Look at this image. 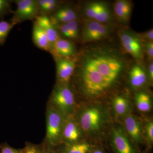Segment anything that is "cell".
Listing matches in <instances>:
<instances>
[{
    "label": "cell",
    "mask_w": 153,
    "mask_h": 153,
    "mask_svg": "<svg viewBox=\"0 0 153 153\" xmlns=\"http://www.w3.org/2000/svg\"><path fill=\"white\" fill-rule=\"evenodd\" d=\"M101 2H91L85 6L84 12L85 16L90 20H94L104 5Z\"/></svg>",
    "instance_id": "cell-21"
},
{
    "label": "cell",
    "mask_w": 153,
    "mask_h": 153,
    "mask_svg": "<svg viewBox=\"0 0 153 153\" xmlns=\"http://www.w3.org/2000/svg\"><path fill=\"white\" fill-rule=\"evenodd\" d=\"M55 25L65 24L76 21L77 15L74 9L69 6L59 7L49 16Z\"/></svg>",
    "instance_id": "cell-11"
},
{
    "label": "cell",
    "mask_w": 153,
    "mask_h": 153,
    "mask_svg": "<svg viewBox=\"0 0 153 153\" xmlns=\"http://www.w3.org/2000/svg\"><path fill=\"white\" fill-rule=\"evenodd\" d=\"M113 148L115 153H138L122 131L114 129L113 131Z\"/></svg>",
    "instance_id": "cell-9"
},
{
    "label": "cell",
    "mask_w": 153,
    "mask_h": 153,
    "mask_svg": "<svg viewBox=\"0 0 153 153\" xmlns=\"http://www.w3.org/2000/svg\"><path fill=\"white\" fill-rule=\"evenodd\" d=\"M42 153H56V152L53 148L44 142L43 143V151Z\"/></svg>",
    "instance_id": "cell-31"
},
{
    "label": "cell",
    "mask_w": 153,
    "mask_h": 153,
    "mask_svg": "<svg viewBox=\"0 0 153 153\" xmlns=\"http://www.w3.org/2000/svg\"><path fill=\"white\" fill-rule=\"evenodd\" d=\"M75 71L83 92L94 97L114 85L126 70L128 63L117 49L106 45H92L81 50Z\"/></svg>",
    "instance_id": "cell-1"
},
{
    "label": "cell",
    "mask_w": 153,
    "mask_h": 153,
    "mask_svg": "<svg viewBox=\"0 0 153 153\" xmlns=\"http://www.w3.org/2000/svg\"><path fill=\"white\" fill-rule=\"evenodd\" d=\"M33 40L34 44L39 49L50 52L51 46L44 30L35 22L33 30Z\"/></svg>",
    "instance_id": "cell-15"
},
{
    "label": "cell",
    "mask_w": 153,
    "mask_h": 153,
    "mask_svg": "<svg viewBox=\"0 0 153 153\" xmlns=\"http://www.w3.org/2000/svg\"><path fill=\"white\" fill-rule=\"evenodd\" d=\"M53 149L56 153H89L91 151L88 144L79 142L66 143L60 149Z\"/></svg>",
    "instance_id": "cell-18"
},
{
    "label": "cell",
    "mask_w": 153,
    "mask_h": 153,
    "mask_svg": "<svg viewBox=\"0 0 153 153\" xmlns=\"http://www.w3.org/2000/svg\"><path fill=\"white\" fill-rule=\"evenodd\" d=\"M50 52L54 56L66 58H73L76 53L74 44L70 40L61 38L52 45Z\"/></svg>",
    "instance_id": "cell-10"
},
{
    "label": "cell",
    "mask_w": 153,
    "mask_h": 153,
    "mask_svg": "<svg viewBox=\"0 0 153 153\" xmlns=\"http://www.w3.org/2000/svg\"><path fill=\"white\" fill-rule=\"evenodd\" d=\"M111 15L109 7L106 4L102 7V9L97 15L94 21L104 24L111 20Z\"/></svg>",
    "instance_id": "cell-24"
},
{
    "label": "cell",
    "mask_w": 153,
    "mask_h": 153,
    "mask_svg": "<svg viewBox=\"0 0 153 153\" xmlns=\"http://www.w3.org/2000/svg\"><path fill=\"white\" fill-rule=\"evenodd\" d=\"M110 31L104 24L89 20L85 21L82 30V37L85 42L101 41L109 36Z\"/></svg>",
    "instance_id": "cell-5"
},
{
    "label": "cell",
    "mask_w": 153,
    "mask_h": 153,
    "mask_svg": "<svg viewBox=\"0 0 153 153\" xmlns=\"http://www.w3.org/2000/svg\"><path fill=\"white\" fill-rule=\"evenodd\" d=\"M135 102L137 108L142 112H148L152 108L151 97L146 92L138 93L136 96Z\"/></svg>",
    "instance_id": "cell-20"
},
{
    "label": "cell",
    "mask_w": 153,
    "mask_h": 153,
    "mask_svg": "<svg viewBox=\"0 0 153 153\" xmlns=\"http://www.w3.org/2000/svg\"><path fill=\"white\" fill-rule=\"evenodd\" d=\"M125 123L126 129L134 142L137 144L141 142L142 131L136 119L132 116H128L126 117Z\"/></svg>",
    "instance_id": "cell-14"
},
{
    "label": "cell",
    "mask_w": 153,
    "mask_h": 153,
    "mask_svg": "<svg viewBox=\"0 0 153 153\" xmlns=\"http://www.w3.org/2000/svg\"><path fill=\"white\" fill-rule=\"evenodd\" d=\"M16 8L10 22L15 25L25 21L36 19L38 16L36 0H16L14 1Z\"/></svg>",
    "instance_id": "cell-4"
},
{
    "label": "cell",
    "mask_w": 153,
    "mask_h": 153,
    "mask_svg": "<svg viewBox=\"0 0 153 153\" xmlns=\"http://www.w3.org/2000/svg\"><path fill=\"white\" fill-rule=\"evenodd\" d=\"M15 26L11 22L0 21V46L4 44L9 33Z\"/></svg>",
    "instance_id": "cell-23"
},
{
    "label": "cell",
    "mask_w": 153,
    "mask_h": 153,
    "mask_svg": "<svg viewBox=\"0 0 153 153\" xmlns=\"http://www.w3.org/2000/svg\"><path fill=\"white\" fill-rule=\"evenodd\" d=\"M63 121L62 115L48 103L46 111L47 134L45 142L52 148L57 146L60 142Z\"/></svg>",
    "instance_id": "cell-3"
},
{
    "label": "cell",
    "mask_w": 153,
    "mask_h": 153,
    "mask_svg": "<svg viewBox=\"0 0 153 153\" xmlns=\"http://www.w3.org/2000/svg\"><path fill=\"white\" fill-rule=\"evenodd\" d=\"M146 135L148 139L151 143L153 142V123L152 121L150 122L147 125L146 128Z\"/></svg>",
    "instance_id": "cell-30"
},
{
    "label": "cell",
    "mask_w": 153,
    "mask_h": 153,
    "mask_svg": "<svg viewBox=\"0 0 153 153\" xmlns=\"http://www.w3.org/2000/svg\"><path fill=\"white\" fill-rule=\"evenodd\" d=\"M70 33L72 40H75L78 38L79 36V27L78 22L76 21L68 22L66 23Z\"/></svg>",
    "instance_id": "cell-27"
},
{
    "label": "cell",
    "mask_w": 153,
    "mask_h": 153,
    "mask_svg": "<svg viewBox=\"0 0 153 153\" xmlns=\"http://www.w3.org/2000/svg\"><path fill=\"white\" fill-rule=\"evenodd\" d=\"M102 121V115L100 110L95 107L85 110L80 115L79 122L81 128L86 132H92L98 130Z\"/></svg>",
    "instance_id": "cell-7"
},
{
    "label": "cell",
    "mask_w": 153,
    "mask_h": 153,
    "mask_svg": "<svg viewBox=\"0 0 153 153\" xmlns=\"http://www.w3.org/2000/svg\"><path fill=\"white\" fill-rule=\"evenodd\" d=\"M42 151L43 144L38 145L28 143L25 148L21 149L20 153H42Z\"/></svg>",
    "instance_id": "cell-26"
},
{
    "label": "cell",
    "mask_w": 153,
    "mask_h": 153,
    "mask_svg": "<svg viewBox=\"0 0 153 153\" xmlns=\"http://www.w3.org/2000/svg\"><path fill=\"white\" fill-rule=\"evenodd\" d=\"M59 3L56 0H38V16H49L59 7Z\"/></svg>",
    "instance_id": "cell-19"
},
{
    "label": "cell",
    "mask_w": 153,
    "mask_h": 153,
    "mask_svg": "<svg viewBox=\"0 0 153 153\" xmlns=\"http://www.w3.org/2000/svg\"><path fill=\"white\" fill-rule=\"evenodd\" d=\"M35 22L42 28L47 35L52 47V45L60 38L55 25L48 16H38Z\"/></svg>",
    "instance_id": "cell-13"
},
{
    "label": "cell",
    "mask_w": 153,
    "mask_h": 153,
    "mask_svg": "<svg viewBox=\"0 0 153 153\" xmlns=\"http://www.w3.org/2000/svg\"><path fill=\"white\" fill-rule=\"evenodd\" d=\"M149 76L151 81L153 80V62H151L149 66Z\"/></svg>",
    "instance_id": "cell-33"
},
{
    "label": "cell",
    "mask_w": 153,
    "mask_h": 153,
    "mask_svg": "<svg viewBox=\"0 0 153 153\" xmlns=\"http://www.w3.org/2000/svg\"><path fill=\"white\" fill-rule=\"evenodd\" d=\"M89 153H105L103 151L100 149H97L93 151H91Z\"/></svg>",
    "instance_id": "cell-34"
},
{
    "label": "cell",
    "mask_w": 153,
    "mask_h": 153,
    "mask_svg": "<svg viewBox=\"0 0 153 153\" xmlns=\"http://www.w3.org/2000/svg\"><path fill=\"white\" fill-rule=\"evenodd\" d=\"M58 81L68 82L76 68V59L55 56Z\"/></svg>",
    "instance_id": "cell-8"
},
{
    "label": "cell",
    "mask_w": 153,
    "mask_h": 153,
    "mask_svg": "<svg viewBox=\"0 0 153 153\" xmlns=\"http://www.w3.org/2000/svg\"><path fill=\"white\" fill-rule=\"evenodd\" d=\"M143 37L147 39L148 41H153V29L149 30L143 34Z\"/></svg>",
    "instance_id": "cell-32"
},
{
    "label": "cell",
    "mask_w": 153,
    "mask_h": 153,
    "mask_svg": "<svg viewBox=\"0 0 153 153\" xmlns=\"http://www.w3.org/2000/svg\"><path fill=\"white\" fill-rule=\"evenodd\" d=\"M145 49L146 52L148 54L149 57L153 60V41H148L145 44Z\"/></svg>",
    "instance_id": "cell-29"
},
{
    "label": "cell",
    "mask_w": 153,
    "mask_h": 153,
    "mask_svg": "<svg viewBox=\"0 0 153 153\" xmlns=\"http://www.w3.org/2000/svg\"><path fill=\"white\" fill-rule=\"evenodd\" d=\"M132 5L125 0L117 1L114 5L115 14L118 19L123 22H128L131 16Z\"/></svg>",
    "instance_id": "cell-16"
},
{
    "label": "cell",
    "mask_w": 153,
    "mask_h": 153,
    "mask_svg": "<svg viewBox=\"0 0 153 153\" xmlns=\"http://www.w3.org/2000/svg\"><path fill=\"white\" fill-rule=\"evenodd\" d=\"M20 150L12 147L7 143L0 144V153H20Z\"/></svg>",
    "instance_id": "cell-28"
},
{
    "label": "cell",
    "mask_w": 153,
    "mask_h": 153,
    "mask_svg": "<svg viewBox=\"0 0 153 153\" xmlns=\"http://www.w3.org/2000/svg\"><path fill=\"white\" fill-rule=\"evenodd\" d=\"M120 37L122 45L126 52L135 60L138 61L142 60L144 48L140 38L128 31L121 32Z\"/></svg>",
    "instance_id": "cell-6"
},
{
    "label": "cell",
    "mask_w": 153,
    "mask_h": 153,
    "mask_svg": "<svg viewBox=\"0 0 153 153\" xmlns=\"http://www.w3.org/2000/svg\"><path fill=\"white\" fill-rule=\"evenodd\" d=\"M63 124L61 139L66 143H77L81 136L80 129L75 121L71 117Z\"/></svg>",
    "instance_id": "cell-12"
},
{
    "label": "cell",
    "mask_w": 153,
    "mask_h": 153,
    "mask_svg": "<svg viewBox=\"0 0 153 153\" xmlns=\"http://www.w3.org/2000/svg\"><path fill=\"white\" fill-rule=\"evenodd\" d=\"M113 105L115 112L120 115L126 114L129 108L128 102L122 96L116 97L113 101Z\"/></svg>",
    "instance_id": "cell-22"
},
{
    "label": "cell",
    "mask_w": 153,
    "mask_h": 153,
    "mask_svg": "<svg viewBox=\"0 0 153 153\" xmlns=\"http://www.w3.org/2000/svg\"><path fill=\"white\" fill-rule=\"evenodd\" d=\"M12 3L9 0H0V19L12 13Z\"/></svg>",
    "instance_id": "cell-25"
},
{
    "label": "cell",
    "mask_w": 153,
    "mask_h": 153,
    "mask_svg": "<svg viewBox=\"0 0 153 153\" xmlns=\"http://www.w3.org/2000/svg\"><path fill=\"white\" fill-rule=\"evenodd\" d=\"M131 84L134 87L143 86L146 81V75L143 68L139 64L132 66L129 72Z\"/></svg>",
    "instance_id": "cell-17"
},
{
    "label": "cell",
    "mask_w": 153,
    "mask_h": 153,
    "mask_svg": "<svg viewBox=\"0 0 153 153\" xmlns=\"http://www.w3.org/2000/svg\"><path fill=\"white\" fill-rule=\"evenodd\" d=\"M68 83L58 81L53 88L48 101V103L63 117L70 116L75 103L74 93Z\"/></svg>",
    "instance_id": "cell-2"
}]
</instances>
